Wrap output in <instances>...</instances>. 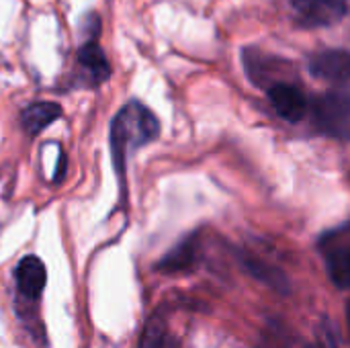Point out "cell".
Instances as JSON below:
<instances>
[{
  "instance_id": "6da1fadb",
  "label": "cell",
  "mask_w": 350,
  "mask_h": 348,
  "mask_svg": "<svg viewBox=\"0 0 350 348\" xmlns=\"http://www.w3.org/2000/svg\"><path fill=\"white\" fill-rule=\"evenodd\" d=\"M160 133V123L156 115L142 105L139 101H129L119 109V113L111 121V152H113V164L123 180L125 164L129 152H135L137 148L150 144Z\"/></svg>"
},
{
  "instance_id": "9c48e42d",
  "label": "cell",
  "mask_w": 350,
  "mask_h": 348,
  "mask_svg": "<svg viewBox=\"0 0 350 348\" xmlns=\"http://www.w3.org/2000/svg\"><path fill=\"white\" fill-rule=\"evenodd\" d=\"M78 64L82 66V70L90 76V80L94 84H100V82L109 80V76H111L107 55H105L103 47L94 39H88L78 49Z\"/></svg>"
},
{
  "instance_id": "9a60e30c",
  "label": "cell",
  "mask_w": 350,
  "mask_h": 348,
  "mask_svg": "<svg viewBox=\"0 0 350 348\" xmlns=\"http://www.w3.org/2000/svg\"><path fill=\"white\" fill-rule=\"evenodd\" d=\"M349 324H350V310H349Z\"/></svg>"
},
{
  "instance_id": "5b68a950",
  "label": "cell",
  "mask_w": 350,
  "mask_h": 348,
  "mask_svg": "<svg viewBox=\"0 0 350 348\" xmlns=\"http://www.w3.org/2000/svg\"><path fill=\"white\" fill-rule=\"evenodd\" d=\"M269 101L275 113L289 123H299L310 113L312 107L306 92L299 86L281 80L269 86Z\"/></svg>"
},
{
  "instance_id": "3957f363",
  "label": "cell",
  "mask_w": 350,
  "mask_h": 348,
  "mask_svg": "<svg viewBox=\"0 0 350 348\" xmlns=\"http://www.w3.org/2000/svg\"><path fill=\"white\" fill-rule=\"evenodd\" d=\"M322 133L350 137V92H326L310 107Z\"/></svg>"
},
{
  "instance_id": "7c38bea8",
  "label": "cell",
  "mask_w": 350,
  "mask_h": 348,
  "mask_svg": "<svg viewBox=\"0 0 350 348\" xmlns=\"http://www.w3.org/2000/svg\"><path fill=\"white\" fill-rule=\"evenodd\" d=\"M164 340H166V322L160 316H152L142 332L139 348H164Z\"/></svg>"
},
{
  "instance_id": "8992f818",
  "label": "cell",
  "mask_w": 350,
  "mask_h": 348,
  "mask_svg": "<svg viewBox=\"0 0 350 348\" xmlns=\"http://www.w3.org/2000/svg\"><path fill=\"white\" fill-rule=\"evenodd\" d=\"M308 70L314 78L330 84L350 82V51L345 49H324L308 57Z\"/></svg>"
},
{
  "instance_id": "30bf717a",
  "label": "cell",
  "mask_w": 350,
  "mask_h": 348,
  "mask_svg": "<svg viewBox=\"0 0 350 348\" xmlns=\"http://www.w3.org/2000/svg\"><path fill=\"white\" fill-rule=\"evenodd\" d=\"M62 115V107L57 103H33L21 113V125L29 135L41 133L47 125L57 121Z\"/></svg>"
},
{
  "instance_id": "8fae6325",
  "label": "cell",
  "mask_w": 350,
  "mask_h": 348,
  "mask_svg": "<svg viewBox=\"0 0 350 348\" xmlns=\"http://www.w3.org/2000/svg\"><path fill=\"white\" fill-rule=\"evenodd\" d=\"M242 265H244V269H246L252 277H256V279L262 281L265 285L273 287L275 291H281V293H287V291H289V281L285 279V275H283L279 269H275V267L262 263L260 258H256V256H252V254H242Z\"/></svg>"
},
{
  "instance_id": "5bb4252c",
  "label": "cell",
  "mask_w": 350,
  "mask_h": 348,
  "mask_svg": "<svg viewBox=\"0 0 350 348\" xmlns=\"http://www.w3.org/2000/svg\"><path fill=\"white\" fill-rule=\"evenodd\" d=\"M308 348H336V347H334L332 338H330V336H326V343H324V345H316V347H308Z\"/></svg>"
},
{
  "instance_id": "ba28073f",
  "label": "cell",
  "mask_w": 350,
  "mask_h": 348,
  "mask_svg": "<svg viewBox=\"0 0 350 348\" xmlns=\"http://www.w3.org/2000/svg\"><path fill=\"white\" fill-rule=\"evenodd\" d=\"M197 260H199V238L189 236L158 263V269L164 273H185L191 271L197 265Z\"/></svg>"
},
{
  "instance_id": "277c9868",
  "label": "cell",
  "mask_w": 350,
  "mask_h": 348,
  "mask_svg": "<svg viewBox=\"0 0 350 348\" xmlns=\"http://www.w3.org/2000/svg\"><path fill=\"white\" fill-rule=\"evenodd\" d=\"M304 27H330L350 14V0H289Z\"/></svg>"
},
{
  "instance_id": "4fadbf2b",
  "label": "cell",
  "mask_w": 350,
  "mask_h": 348,
  "mask_svg": "<svg viewBox=\"0 0 350 348\" xmlns=\"http://www.w3.org/2000/svg\"><path fill=\"white\" fill-rule=\"evenodd\" d=\"M287 330L275 322H271L267 326V332L262 334L260 343L256 348H289V340H287Z\"/></svg>"
},
{
  "instance_id": "7a4b0ae2",
  "label": "cell",
  "mask_w": 350,
  "mask_h": 348,
  "mask_svg": "<svg viewBox=\"0 0 350 348\" xmlns=\"http://www.w3.org/2000/svg\"><path fill=\"white\" fill-rule=\"evenodd\" d=\"M318 250L330 281L338 289L350 291V224L326 232L318 242Z\"/></svg>"
},
{
  "instance_id": "52a82bcc",
  "label": "cell",
  "mask_w": 350,
  "mask_h": 348,
  "mask_svg": "<svg viewBox=\"0 0 350 348\" xmlns=\"http://www.w3.org/2000/svg\"><path fill=\"white\" fill-rule=\"evenodd\" d=\"M14 279H16V289H18L21 297H25L29 302H37L47 283L45 265L37 256H25L16 265Z\"/></svg>"
}]
</instances>
